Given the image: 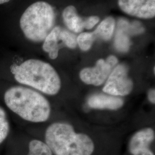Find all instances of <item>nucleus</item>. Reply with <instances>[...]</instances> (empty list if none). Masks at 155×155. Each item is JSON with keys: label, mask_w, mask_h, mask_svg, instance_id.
<instances>
[{"label": "nucleus", "mask_w": 155, "mask_h": 155, "mask_svg": "<svg viewBox=\"0 0 155 155\" xmlns=\"http://www.w3.org/2000/svg\"><path fill=\"white\" fill-rule=\"evenodd\" d=\"M61 29L59 26L54 27L45 38L43 45V50L48 53L50 58L53 60L58 58L61 48L59 35Z\"/></svg>", "instance_id": "11"}, {"label": "nucleus", "mask_w": 155, "mask_h": 155, "mask_svg": "<svg viewBox=\"0 0 155 155\" xmlns=\"http://www.w3.org/2000/svg\"><path fill=\"white\" fill-rule=\"evenodd\" d=\"M100 17L97 16H91L83 20V28L86 29H91L100 21Z\"/></svg>", "instance_id": "18"}, {"label": "nucleus", "mask_w": 155, "mask_h": 155, "mask_svg": "<svg viewBox=\"0 0 155 155\" xmlns=\"http://www.w3.org/2000/svg\"><path fill=\"white\" fill-rule=\"evenodd\" d=\"M62 17L63 21L69 30L75 33L82 32L84 29V19L78 15L74 6L68 5L65 8L63 11Z\"/></svg>", "instance_id": "10"}, {"label": "nucleus", "mask_w": 155, "mask_h": 155, "mask_svg": "<svg viewBox=\"0 0 155 155\" xmlns=\"http://www.w3.org/2000/svg\"><path fill=\"white\" fill-rule=\"evenodd\" d=\"M130 40L122 31H117L114 40V46L118 51L127 52L130 48Z\"/></svg>", "instance_id": "15"}, {"label": "nucleus", "mask_w": 155, "mask_h": 155, "mask_svg": "<svg viewBox=\"0 0 155 155\" xmlns=\"http://www.w3.org/2000/svg\"><path fill=\"white\" fill-rule=\"evenodd\" d=\"M56 14L54 8L45 1H37L29 6L22 13L20 26L29 40L41 42L54 27Z\"/></svg>", "instance_id": "4"}, {"label": "nucleus", "mask_w": 155, "mask_h": 155, "mask_svg": "<svg viewBox=\"0 0 155 155\" xmlns=\"http://www.w3.org/2000/svg\"><path fill=\"white\" fill-rule=\"evenodd\" d=\"M120 9L127 15L142 19L155 16V0H118Z\"/></svg>", "instance_id": "7"}, {"label": "nucleus", "mask_w": 155, "mask_h": 155, "mask_svg": "<svg viewBox=\"0 0 155 155\" xmlns=\"http://www.w3.org/2000/svg\"><path fill=\"white\" fill-rule=\"evenodd\" d=\"M10 131L9 122L5 110L0 106V144L6 139Z\"/></svg>", "instance_id": "16"}, {"label": "nucleus", "mask_w": 155, "mask_h": 155, "mask_svg": "<svg viewBox=\"0 0 155 155\" xmlns=\"http://www.w3.org/2000/svg\"><path fill=\"white\" fill-rule=\"evenodd\" d=\"M17 82L50 95H56L61 88V80L50 63L38 59H28L12 68Z\"/></svg>", "instance_id": "3"}, {"label": "nucleus", "mask_w": 155, "mask_h": 155, "mask_svg": "<svg viewBox=\"0 0 155 155\" xmlns=\"http://www.w3.org/2000/svg\"><path fill=\"white\" fill-rule=\"evenodd\" d=\"M155 140V132L150 127L135 133L130 141L129 150L133 155H155L150 145Z\"/></svg>", "instance_id": "8"}, {"label": "nucleus", "mask_w": 155, "mask_h": 155, "mask_svg": "<svg viewBox=\"0 0 155 155\" xmlns=\"http://www.w3.org/2000/svg\"><path fill=\"white\" fill-rule=\"evenodd\" d=\"M133 88V82L128 77V68L124 64H119L111 71L103 88V91L113 96H125Z\"/></svg>", "instance_id": "5"}, {"label": "nucleus", "mask_w": 155, "mask_h": 155, "mask_svg": "<svg viewBox=\"0 0 155 155\" xmlns=\"http://www.w3.org/2000/svg\"><path fill=\"white\" fill-rule=\"evenodd\" d=\"M49 147L41 141L33 140L29 144L28 155H52Z\"/></svg>", "instance_id": "13"}, {"label": "nucleus", "mask_w": 155, "mask_h": 155, "mask_svg": "<svg viewBox=\"0 0 155 155\" xmlns=\"http://www.w3.org/2000/svg\"><path fill=\"white\" fill-rule=\"evenodd\" d=\"M4 101L11 110L24 120L43 122L50 117L51 106L48 101L32 89L13 86L6 91Z\"/></svg>", "instance_id": "1"}, {"label": "nucleus", "mask_w": 155, "mask_h": 155, "mask_svg": "<svg viewBox=\"0 0 155 155\" xmlns=\"http://www.w3.org/2000/svg\"><path fill=\"white\" fill-rule=\"evenodd\" d=\"M93 32H82L77 38V45L83 51H89L92 47L95 39Z\"/></svg>", "instance_id": "14"}, {"label": "nucleus", "mask_w": 155, "mask_h": 155, "mask_svg": "<svg viewBox=\"0 0 155 155\" xmlns=\"http://www.w3.org/2000/svg\"><path fill=\"white\" fill-rule=\"evenodd\" d=\"M116 20L113 17L105 18L94 31V35L104 41H109L113 36L116 28Z\"/></svg>", "instance_id": "12"}, {"label": "nucleus", "mask_w": 155, "mask_h": 155, "mask_svg": "<svg viewBox=\"0 0 155 155\" xmlns=\"http://www.w3.org/2000/svg\"><path fill=\"white\" fill-rule=\"evenodd\" d=\"M118 62V59L114 55H110L106 59H100L95 66L83 68L79 73L80 78L86 84L100 86L105 82Z\"/></svg>", "instance_id": "6"}, {"label": "nucleus", "mask_w": 155, "mask_h": 155, "mask_svg": "<svg viewBox=\"0 0 155 155\" xmlns=\"http://www.w3.org/2000/svg\"><path fill=\"white\" fill-rule=\"evenodd\" d=\"M122 98L111 95L94 94L87 100V104L91 108L96 109L117 110L124 105Z\"/></svg>", "instance_id": "9"}, {"label": "nucleus", "mask_w": 155, "mask_h": 155, "mask_svg": "<svg viewBox=\"0 0 155 155\" xmlns=\"http://www.w3.org/2000/svg\"><path fill=\"white\" fill-rule=\"evenodd\" d=\"M59 39L69 48L74 49L77 46L76 36L65 29H61L59 35Z\"/></svg>", "instance_id": "17"}, {"label": "nucleus", "mask_w": 155, "mask_h": 155, "mask_svg": "<svg viewBox=\"0 0 155 155\" xmlns=\"http://www.w3.org/2000/svg\"><path fill=\"white\" fill-rule=\"evenodd\" d=\"M9 1H11V0H0V5L6 3V2H9Z\"/></svg>", "instance_id": "20"}, {"label": "nucleus", "mask_w": 155, "mask_h": 155, "mask_svg": "<svg viewBox=\"0 0 155 155\" xmlns=\"http://www.w3.org/2000/svg\"><path fill=\"white\" fill-rule=\"evenodd\" d=\"M45 140L55 155H91L94 150L89 136L76 133L71 125L64 122H55L47 127Z\"/></svg>", "instance_id": "2"}, {"label": "nucleus", "mask_w": 155, "mask_h": 155, "mask_svg": "<svg viewBox=\"0 0 155 155\" xmlns=\"http://www.w3.org/2000/svg\"><path fill=\"white\" fill-rule=\"evenodd\" d=\"M148 99L150 100V102L152 104H155V89H150L148 94Z\"/></svg>", "instance_id": "19"}]
</instances>
